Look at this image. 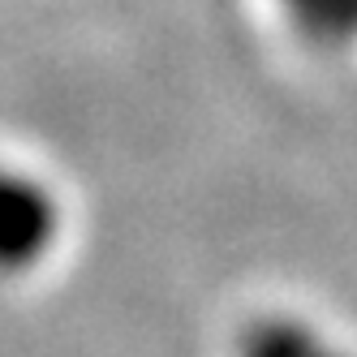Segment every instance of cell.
Wrapping results in <instances>:
<instances>
[{
    "label": "cell",
    "mask_w": 357,
    "mask_h": 357,
    "mask_svg": "<svg viewBox=\"0 0 357 357\" xmlns=\"http://www.w3.org/2000/svg\"><path fill=\"white\" fill-rule=\"evenodd\" d=\"M61 237V202L31 172L0 164V275L39 267Z\"/></svg>",
    "instance_id": "obj_1"
},
{
    "label": "cell",
    "mask_w": 357,
    "mask_h": 357,
    "mask_svg": "<svg viewBox=\"0 0 357 357\" xmlns=\"http://www.w3.org/2000/svg\"><path fill=\"white\" fill-rule=\"evenodd\" d=\"M237 357H327V349L301 319H259L245 327Z\"/></svg>",
    "instance_id": "obj_2"
},
{
    "label": "cell",
    "mask_w": 357,
    "mask_h": 357,
    "mask_svg": "<svg viewBox=\"0 0 357 357\" xmlns=\"http://www.w3.org/2000/svg\"><path fill=\"white\" fill-rule=\"evenodd\" d=\"M297 22L319 39H349L357 35V0H289Z\"/></svg>",
    "instance_id": "obj_3"
}]
</instances>
